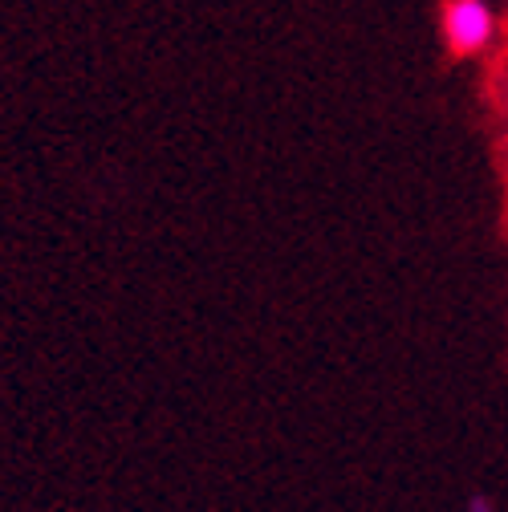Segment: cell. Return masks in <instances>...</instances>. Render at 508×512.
I'll use <instances>...</instances> for the list:
<instances>
[{
  "label": "cell",
  "mask_w": 508,
  "mask_h": 512,
  "mask_svg": "<svg viewBox=\"0 0 508 512\" xmlns=\"http://www.w3.org/2000/svg\"><path fill=\"white\" fill-rule=\"evenodd\" d=\"M439 29L456 57H472L492 41L496 17L484 0H448V5L439 9Z\"/></svg>",
  "instance_id": "cell-1"
},
{
  "label": "cell",
  "mask_w": 508,
  "mask_h": 512,
  "mask_svg": "<svg viewBox=\"0 0 508 512\" xmlns=\"http://www.w3.org/2000/svg\"><path fill=\"white\" fill-rule=\"evenodd\" d=\"M468 512H492V500L488 496H472L468 500Z\"/></svg>",
  "instance_id": "cell-2"
}]
</instances>
